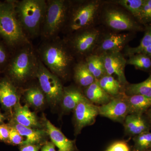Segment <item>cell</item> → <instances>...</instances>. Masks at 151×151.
<instances>
[{
    "label": "cell",
    "instance_id": "6da1fadb",
    "mask_svg": "<svg viewBox=\"0 0 151 151\" xmlns=\"http://www.w3.org/2000/svg\"><path fill=\"white\" fill-rule=\"evenodd\" d=\"M39 58L52 73L65 79L77 62L64 39L42 40L36 50Z\"/></svg>",
    "mask_w": 151,
    "mask_h": 151
},
{
    "label": "cell",
    "instance_id": "7a4b0ae2",
    "mask_svg": "<svg viewBox=\"0 0 151 151\" xmlns=\"http://www.w3.org/2000/svg\"><path fill=\"white\" fill-rule=\"evenodd\" d=\"M103 2L101 0L69 1L67 18L62 32L65 37L97 27Z\"/></svg>",
    "mask_w": 151,
    "mask_h": 151
},
{
    "label": "cell",
    "instance_id": "3957f363",
    "mask_svg": "<svg viewBox=\"0 0 151 151\" xmlns=\"http://www.w3.org/2000/svg\"><path fill=\"white\" fill-rule=\"evenodd\" d=\"M17 17L29 39L40 36L47 7L46 0H22L14 2Z\"/></svg>",
    "mask_w": 151,
    "mask_h": 151
},
{
    "label": "cell",
    "instance_id": "277c9868",
    "mask_svg": "<svg viewBox=\"0 0 151 151\" xmlns=\"http://www.w3.org/2000/svg\"><path fill=\"white\" fill-rule=\"evenodd\" d=\"M108 30L117 32L135 33L145 30V27L122 7L104 1L99 22Z\"/></svg>",
    "mask_w": 151,
    "mask_h": 151
},
{
    "label": "cell",
    "instance_id": "5b68a950",
    "mask_svg": "<svg viewBox=\"0 0 151 151\" xmlns=\"http://www.w3.org/2000/svg\"><path fill=\"white\" fill-rule=\"evenodd\" d=\"M0 36L14 47L19 48L31 43L17 17L14 1L0 3Z\"/></svg>",
    "mask_w": 151,
    "mask_h": 151
},
{
    "label": "cell",
    "instance_id": "8992f818",
    "mask_svg": "<svg viewBox=\"0 0 151 151\" xmlns=\"http://www.w3.org/2000/svg\"><path fill=\"white\" fill-rule=\"evenodd\" d=\"M70 0H47L44 19L41 30L42 40L59 37L65 26Z\"/></svg>",
    "mask_w": 151,
    "mask_h": 151
},
{
    "label": "cell",
    "instance_id": "52a82bcc",
    "mask_svg": "<svg viewBox=\"0 0 151 151\" xmlns=\"http://www.w3.org/2000/svg\"><path fill=\"white\" fill-rule=\"evenodd\" d=\"M39 58L31 43L19 48L9 65L11 77L18 82H24L28 78L36 77Z\"/></svg>",
    "mask_w": 151,
    "mask_h": 151
},
{
    "label": "cell",
    "instance_id": "ba28073f",
    "mask_svg": "<svg viewBox=\"0 0 151 151\" xmlns=\"http://www.w3.org/2000/svg\"><path fill=\"white\" fill-rule=\"evenodd\" d=\"M103 29L95 27L63 38L77 61L92 54Z\"/></svg>",
    "mask_w": 151,
    "mask_h": 151
},
{
    "label": "cell",
    "instance_id": "9c48e42d",
    "mask_svg": "<svg viewBox=\"0 0 151 151\" xmlns=\"http://www.w3.org/2000/svg\"><path fill=\"white\" fill-rule=\"evenodd\" d=\"M36 78L40 89L49 103L56 104L62 100L64 87L60 78L52 73L40 59Z\"/></svg>",
    "mask_w": 151,
    "mask_h": 151
},
{
    "label": "cell",
    "instance_id": "30bf717a",
    "mask_svg": "<svg viewBox=\"0 0 151 151\" xmlns=\"http://www.w3.org/2000/svg\"><path fill=\"white\" fill-rule=\"evenodd\" d=\"M135 35V33L117 32L103 30L92 54L122 52Z\"/></svg>",
    "mask_w": 151,
    "mask_h": 151
},
{
    "label": "cell",
    "instance_id": "8fae6325",
    "mask_svg": "<svg viewBox=\"0 0 151 151\" xmlns=\"http://www.w3.org/2000/svg\"><path fill=\"white\" fill-rule=\"evenodd\" d=\"M103 58L105 71L107 75L115 74L118 80L123 85H127V81L125 75V68L127 65V59L122 52L105 53L101 55Z\"/></svg>",
    "mask_w": 151,
    "mask_h": 151
},
{
    "label": "cell",
    "instance_id": "7c38bea8",
    "mask_svg": "<svg viewBox=\"0 0 151 151\" xmlns=\"http://www.w3.org/2000/svg\"><path fill=\"white\" fill-rule=\"evenodd\" d=\"M74 118L77 130L94 124L99 115V107L88 100L79 103L74 109Z\"/></svg>",
    "mask_w": 151,
    "mask_h": 151
},
{
    "label": "cell",
    "instance_id": "4fadbf2b",
    "mask_svg": "<svg viewBox=\"0 0 151 151\" xmlns=\"http://www.w3.org/2000/svg\"><path fill=\"white\" fill-rule=\"evenodd\" d=\"M99 115L116 121L125 119L129 113V106L125 98L115 97L99 107Z\"/></svg>",
    "mask_w": 151,
    "mask_h": 151
},
{
    "label": "cell",
    "instance_id": "5bb4252c",
    "mask_svg": "<svg viewBox=\"0 0 151 151\" xmlns=\"http://www.w3.org/2000/svg\"><path fill=\"white\" fill-rule=\"evenodd\" d=\"M125 127L129 134L136 136L149 132L151 126L143 114H131L125 118Z\"/></svg>",
    "mask_w": 151,
    "mask_h": 151
},
{
    "label": "cell",
    "instance_id": "9a60e30c",
    "mask_svg": "<svg viewBox=\"0 0 151 151\" xmlns=\"http://www.w3.org/2000/svg\"><path fill=\"white\" fill-rule=\"evenodd\" d=\"M19 101L16 88L11 81H0V103L7 109L14 107Z\"/></svg>",
    "mask_w": 151,
    "mask_h": 151
},
{
    "label": "cell",
    "instance_id": "2e32d148",
    "mask_svg": "<svg viewBox=\"0 0 151 151\" xmlns=\"http://www.w3.org/2000/svg\"><path fill=\"white\" fill-rule=\"evenodd\" d=\"M45 125L52 143L58 148L59 151H73V141L68 139L59 129L48 120H45Z\"/></svg>",
    "mask_w": 151,
    "mask_h": 151
},
{
    "label": "cell",
    "instance_id": "e0dca14e",
    "mask_svg": "<svg viewBox=\"0 0 151 151\" xmlns=\"http://www.w3.org/2000/svg\"><path fill=\"white\" fill-rule=\"evenodd\" d=\"M88 100L80 89L73 86L64 87L62 102L63 108L67 111L74 110L78 104Z\"/></svg>",
    "mask_w": 151,
    "mask_h": 151
},
{
    "label": "cell",
    "instance_id": "ac0fdd59",
    "mask_svg": "<svg viewBox=\"0 0 151 151\" xmlns=\"http://www.w3.org/2000/svg\"><path fill=\"white\" fill-rule=\"evenodd\" d=\"M72 72L76 83L81 87L86 88L96 80L89 71L84 60L77 61Z\"/></svg>",
    "mask_w": 151,
    "mask_h": 151
},
{
    "label": "cell",
    "instance_id": "d6986e66",
    "mask_svg": "<svg viewBox=\"0 0 151 151\" xmlns=\"http://www.w3.org/2000/svg\"><path fill=\"white\" fill-rule=\"evenodd\" d=\"M14 113L15 118L18 124L30 128L38 127L35 114L30 111L27 105H22L19 101L14 106Z\"/></svg>",
    "mask_w": 151,
    "mask_h": 151
},
{
    "label": "cell",
    "instance_id": "ffe728a7",
    "mask_svg": "<svg viewBox=\"0 0 151 151\" xmlns=\"http://www.w3.org/2000/svg\"><path fill=\"white\" fill-rule=\"evenodd\" d=\"M145 34L137 46L132 47L127 45L124 50V56L142 53L151 58V25L145 27Z\"/></svg>",
    "mask_w": 151,
    "mask_h": 151
},
{
    "label": "cell",
    "instance_id": "44dd1931",
    "mask_svg": "<svg viewBox=\"0 0 151 151\" xmlns=\"http://www.w3.org/2000/svg\"><path fill=\"white\" fill-rule=\"evenodd\" d=\"M85 96L91 103L101 105L108 103L113 97L101 88L97 80L86 88Z\"/></svg>",
    "mask_w": 151,
    "mask_h": 151
},
{
    "label": "cell",
    "instance_id": "7402d4cb",
    "mask_svg": "<svg viewBox=\"0 0 151 151\" xmlns=\"http://www.w3.org/2000/svg\"><path fill=\"white\" fill-rule=\"evenodd\" d=\"M125 99L129 106L130 114H143L151 107V97L133 95L126 96Z\"/></svg>",
    "mask_w": 151,
    "mask_h": 151
},
{
    "label": "cell",
    "instance_id": "603a6c76",
    "mask_svg": "<svg viewBox=\"0 0 151 151\" xmlns=\"http://www.w3.org/2000/svg\"><path fill=\"white\" fill-rule=\"evenodd\" d=\"M90 73L98 80L106 75L103 58L101 55L92 54L84 59Z\"/></svg>",
    "mask_w": 151,
    "mask_h": 151
},
{
    "label": "cell",
    "instance_id": "cb8c5ba5",
    "mask_svg": "<svg viewBox=\"0 0 151 151\" xmlns=\"http://www.w3.org/2000/svg\"><path fill=\"white\" fill-rule=\"evenodd\" d=\"M22 137L25 138L22 145H33L38 142L43 137L44 133L40 130H35L32 128L25 127L17 123L14 127Z\"/></svg>",
    "mask_w": 151,
    "mask_h": 151
},
{
    "label": "cell",
    "instance_id": "d4e9b609",
    "mask_svg": "<svg viewBox=\"0 0 151 151\" xmlns=\"http://www.w3.org/2000/svg\"><path fill=\"white\" fill-rule=\"evenodd\" d=\"M125 92L129 96L140 95L151 97V73L145 81L137 84H127Z\"/></svg>",
    "mask_w": 151,
    "mask_h": 151
},
{
    "label": "cell",
    "instance_id": "484cf974",
    "mask_svg": "<svg viewBox=\"0 0 151 151\" xmlns=\"http://www.w3.org/2000/svg\"><path fill=\"white\" fill-rule=\"evenodd\" d=\"M108 2L122 7L137 20L145 0H111Z\"/></svg>",
    "mask_w": 151,
    "mask_h": 151
},
{
    "label": "cell",
    "instance_id": "4316f807",
    "mask_svg": "<svg viewBox=\"0 0 151 151\" xmlns=\"http://www.w3.org/2000/svg\"><path fill=\"white\" fill-rule=\"evenodd\" d=\"M98 81L101 88L112 97L118 96L121 93L122 84L112 76L106 74Z\"/></svg>",
    "mask_w": 151,
    "mask_h": 151
},
{
    "label": "cell",
    "instance_id": "83f0119b",
    "mask_svg": "<svg viewBox=\"0 0 151 151\" xmlns=\"http://www.w3.org/2000/svg\"><path fill=\"white\" fill-rule=\"evenodd\" d=\"M24 96L27 103L36 108H40L45 101V95L40 87L33 86L28 88L25 90Z\"/></svg>",
    "mask_w": 151,
    "mask_h": 151
},
{
    "label": "cell",
    "instance_id": "f1b7e54d",
    "mask_svg": "<svg viewBox=\"0 0 151 151\" xmlns=\"http://www.w3.org/2000/svg\"><path fill=\"white\" fill-rule=\"evenodd\" d=\"M127 65H133L137 69L151 72V58L142 53L132 55L128 57Z\"/></svg>",
    "mask_w": 151,
    "mask_h": 151
},
{
    "label": "cell",
    "instance_id": "f546056e",
    "mask_svg": "<svg viewBox=\"0 0 151 151\" xmlns=\"http://www.w3.org/2000/svg\"><path fill=\"white\" fill-rule=\"evenodd\" d=\"M135 151H146L151 149V133L144 132L134 139Z\"/></svg>",
    "mask_w": 151,
    "mask_h": 151
},
{
    "label": "cell",
    "instance_id": "4dcf8cb0",
    "mask_svg": "<svg viewBox=\"0 0 151 151\" xmlns=\"http://www.w3.org/2000/svg\"><path fill=\"white\" fill-rule=\"evenodd\" d=\"M137 21L145 27L151 25V0H145Z\"/></svg>",
    "mask_w": 151,
    "mask_h": 151
},
{
    "label": "cell",
    "instance_id": "1f68e13d",
    "mask_svg": "<svg viewBox=\"0 0 151 151\" xmlns=\"http://www.w3.org/2000/svg\"><path fill=\"white\" fill-rule=\"evenodd\" d=\"M23 139V137L14 127L10 128L9 140L11 143L14 145H20L24 141Z\"/></svg>",
    "mask_w": 151,
    "mask_h": 151
},
{
    "label": "cell",
    "instance_id": "d6a6232c",
    "mask_svg": "<svg viewBox=\"0 0 151 151\" xmlns=\"http://www.w3.org/2000/svg\"><path fill=\"white\" fill-rule=\"evenodd\" d=\"M108 151H129V149L126 143L122 142H117L108 148Z\"/></svg>",
    "mask_w": 151,
    "mask_h": 151
},
{
    "label": "cell",
    "instance_id": "836d02e7",
    "mask_svg": "<svg viewBox=\"0 0 151 151\" xmlns=\"http://www.w3.org/2000/svg\"><path fill=\"white\" fill-rule=\"evenodd\" d=\"M10 128L6 125H0V140L6 141L9 140Z\"/></svg>",
    "mask_w": 151,
    "mask_h": 151
},
{
    "label": "cell",
    "instance_id": "e575fe53",
    "mask_svg": "<svg viewBox=\"0 0 151 151\" xmlns=\"http://www.w3.org/2000/svg\"><path fill=\"white\" fill-rule=\"evenodd\" d=\"M7 55L5 50L0 44V65L4 64L6 61Z\"/></svg>",
    "mask_w": 151,
    "mask_h": 151
},
{
    "label": "cell",
    "instance_id": "d590c367",
    "mask_svg": "<svg viewBox=\"0 0 151 151\" xmlns=\"http://www.w3.org/2000/svg\"><path fill=\"white\" fill-rule=\"evenodd\" d=\"M38 147L33 145H24L21 149V151H38Z\"/></svg>",
    "mask_w": 151,
    "mask_h": 151
},
{
    "label": "cell",
    "instance_id": "8d00e7d4",
    "mask_svg": "<svg viewBox=\"0 0 151 151\" xmlns=\"http://www.w3.org/2000/svg\"><path fill=\"white\" fill-rule=\"evenodd\" d=\"M41 151H55L54 144L50 142L46 143L42 147Z\"/></svg>",
    "mask_w": 151,
    "mask_h": 151
},
{
    "label": "cell",
    "instance_id": "74e56055",
    "mask_svg": "<svg viewBox=\"0 0 151 151\" xmlns=\"http://www.w3.org/2000/svg\"><path fill=\"white\" fill-rule=\"evenodd\" d=\"M146 112H147V115L148 118L149 122L151 124V107Z\"/></svg>",
    "mask_w": 151,
    "mask_h": 151
},
{
    "label": "cell",
    "instance_id": "f35d334b",
    "mask_svg": "<svg viewBox=\"0 0 151 151\" xmlns=\"http://www.w3.org/2000/svg\"><path fill=\"white\" fill-rule=\"evenodd\" d=\"M4 120V116L1 114V113H0V124L2 123L3 122Z\"/></svg>",
    "mask_w": 151,
    "mask_h": 151
},
{
    "label": "cell",
    "instance_id": "ab89813d",
    "mask_svg": "<svg viewBox=\"0 0 151 151\" xmlns=\"http://www.w3.org/2000/svg\"><path fill=\"white\" fill-rule=\"evenodd\" d=\"M146 151H151V149H150V150H148Z\"/></svg>",
    "mask_w": 151,
    "mask_h": 151
},
{
    "label": "cell",
    "instance_id": "60d3db41",
    "mask_svg": "<svg viewBox=\"0 0 151 151\" xmlns=\"http://www.w3.org/2000/svg\"><path fill=\"white\" fill-rule=\"evenodd\" d=\"M106 151H108V150H106Z\"/></svg>",
    "mask_w": 151,
    "mask_h": 151
},
{
    "label": "cell",
    "instance_id": "b9f144b4",
    "mask_svg": "<svg viewBox=\"0 0 151 151\" xmlns=\"http://www.w3.org/2000/svg\"></svg>",
    "mask_w": 151,
    "mask_h": 151
}]
</instances>
